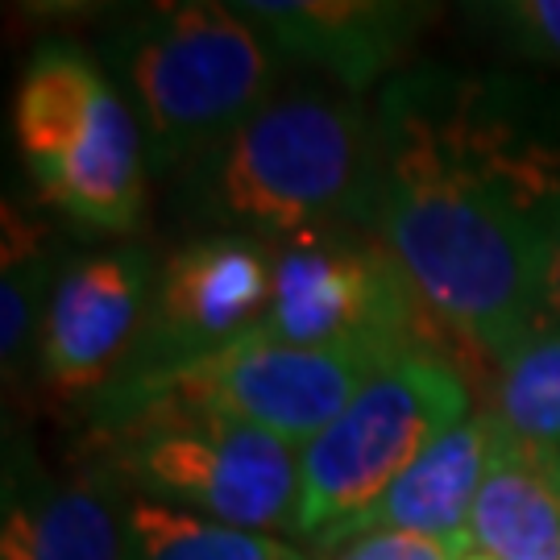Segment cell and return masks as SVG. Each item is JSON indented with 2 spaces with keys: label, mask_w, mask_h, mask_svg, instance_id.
<instances>
[{
  "label": "cell",
  "mask_w": 560,
  "mask_h": 560,
  "mask_svg": "<svg viewBox=\"0 0 560 560\" xmlns=\"http://www.w3.org/2000/svg\"><path fill=\"white\" fill-rule=\"evenodd\" d=\"M0 560H129L125 515L101 474H71L9 490Z\"/></svg>",
  "instance_id": "obj_14"
},
{
  "label": "cell",
  "mask_w": 560,
  "mask_h": 560,
  "mask_svg": "<svg viewBox=\"0 0 560 560\" xmlns=\"http://www.w3.org/2000/svg\"><path fill=\"white\" fill-rule=\"evenodd\" d=\"M378 370H386V361L370 353L303 349L275 340L254 324L212 353L117 378L108 386V402L171 399L212 407L303 448L337 420Z\"/></svg>",
  "instance_id": "obj_8"
},
{
  "label": "cell",
  "mask_w": 560,
  "mask_h": 560,
  "mask_svg": "<svg viewBox=\"0 0 560 560\" xmlns=\"http://www.w3.org/2000/svg\"><path fill=\"white\" fill-rule=\"evenodd\" d=\"M282 62L345 92L395 80L436 9L407 0H249L237 4Z\"/></svg>",
  "instance_id": "obj_11"
},
{
  "label": "cell",
  "mask_w": 560,
  "mask_h": 560,
  "mask_svg": "<svg viewBox=\"0 0 560 560\" xmlns=\"http://www.w3.org/2000/svg\"><path fill=\"white\" fill-rule=\"evenodd\" d=\"M13 133L38 196L88 233H133L145 208V138L129 101L75 46L25 62Z\"/></svg>",
  "instance_id": "obj_5"
},
{
  "label": "cell",
  "mask_w": 560,
  "mask_h": 560,
  "mask_svg": "<svg viewBox=\"0 0 560 560\" xmlns=\"http://www.w3.org/2000/svg\"><path fill=\"white\" fill-rule=\"evenodd\" d=\"M150 291V261L138 249H108L67 266L42 307L38 353L46 386L62 399L113 386L117 361L141 337Z\"/></svg>",
  "instance_id": "obj_10"
},
{
  "label": "cell",
  "mask_w": 560,
  "mask_h": 560,
  "mask_svg": "<svg viewBox=\"0 0 560 560\" xmlns=\"http://www.w3.org/2000/svg\"><path fill=\"white\" fill-rule=\"evenodd\" d=\"M361 229L386 245L465 374L536 337L560 249V88L407 67L370 104Z\"/></svg>",
  "instance_id": "obj_1"
},
{
  "label": "cell",
  "mask_w": 560,
  "mask_h": 560,
  "mask_svg": "<svg viewBox=\"0 0 560 560\" xmlns=\"http://www.w3.org/2000/svg\"><path fill=\"white\" fill-rule=\"evenodd\" d=\"M494 420L527 444L560 448V332L527 340L502 361L490 382Z\"/></svg>",
  "instance_id": "obj_16"
},
{
  "label": "cell",
  "mask_w": 560,
  "mask_h": 560,
  "mask_svg": "<svg viewBox=\"0 0 560 560\" xmlns=\"http://www.w3.org/2000/svg\"><path fill=\"white\" fill-rule=\"evenodd\" d=\"M474 25H481L506 55L560 71V0H499L474 4Z\"/></svg>",
  "instance_id": "obj_17"
},
{
  "label": "cell",
  "mask_w": 560,
  "mask_h": 560,
  "mask_svg": "<svg viewBox=\"0 0 560 560\" xmlns=\"http://www.w3.org/2000/svg\"><path fill=\"white\" fill-rule=\"evenodd\" d=\"M270 303V249L241 233L187 241L162 266L150 291V316L129 358V374H150L200 358L241 337Z\"/></svg>",
  "instance_id": "obj_9"
},
{
  "label": "cell",
  "mask_w": 560,
  "mask_h": 560,
  "mask_svg": "<svg viewBox=\"0 0 560 560\" xmlns=\"http://www.w3.org/2000/svg\"><path fill=\"white\" fill-rule=\"evenodd\" d=\"M474 416L469 374L441 353L390 361L300 448L295 536L332 552L448 428Z\"/></svg>",
  "instance_id": "obj_6"
},
{
  "label": "cell",
  "mask_w": 560,
  "mask_h": 560,
  "mask_svg": "<svg viewBox=\"0 0 560 560\" xmlns=\"http://www.w3.org/2000/svg\"><path fill=\"white\" fill-rule=\"evenodd\" d=\"M108 62L150 166L183 175L279 92L282 59L237 4L183 0L120 21Z\"/></svg>",
  "instance_id": "obj_3"
},
{
  "label": "cell",
  "mask_w": 560,
  "mask_h": 560,
  "mask_svg": "<svg viewBox=\"0 0 560 560\" xmlns=\"http://www.w3.org/2000/svg\"><path fill=\"white\" fill-rule=\"evenodd\" d=\"M469 548L453 540H432L416 532H370L358 540L340 544L316 560H465Z\"/></svg>",
  "instance_id": "obj_18"
},
{
  "label": "cell",
  "mask_w": 560,
  "mask_h": 560,
  "mask_svg": "<svg viewBox=\"0 0 560 560\" xmlns=\"http://www.w3.org/2000/svg\"><path fill=\"white\" fill-rule=\"evenodd\" d=\"M370 108L337 83L279 88L237 133L183 171L196 224L261 245L361 229Z\"/></svg>",
  "instance_id": "obj_2"
},
{
  "label": "cell",
  "mask_w": 560,
  "mask_h": 560,
  "mask_svg": "<svg viewBox=\"0 0 560 560\" xmlns=\"http://www.w3.org/2000/svg\"><path fill=\"white\" fill-rule=\"evenodd\" d=\"M548 332H560V249L552 266H548V279H544L540 291V312H536V337H548Z\"/></svg>",
  "instance_id": "obj_19"
},
{
  "label": "cell",
  "mask_w": 560,
  "mask_h": 560,
  "mask_svg": "<svg viewBox=\"0 0 560 560\" xmlns=\"http://www.w3.org/2000/svg\"><path fill=\"white\" fill-rule=\"evenodd\" d=\"M499 444L502 423L490 411L465 416L361 515L349 540L370 536V532H416L432 540L465 544L469 511H474V499L490 474Z\"/></svg>",
  "instance_id": "obj_12"
},
{
  "label": "cell",
  "mask_w": 560,
  "mask_h": 560,
  "mask_svg": "<svg viewBox=\"0 0 560 560\" xmlns=\"http://www.w3.org/2000/svg\"><path fill=\"white\" fill-rule=\"evenodd\" d=\"M469 552L490 560H560V453L527 444L502 428V444L481 481Z\"/></svg>",
  "instance_id": "obj_13"
},
{
  "label": "cell",
  "mask_w": 560,
  "mask_h": 560,
  "mask_svg": "<svg viewBox=\"0 0 560 560\" xmlns=\"http://www.w3.org/2000/svg\"><path fill=\"white\" fill-rule=\"evenodd\" d=\"M270 303L258 328L303 349H345L378 361L441 353L457 361L399 261L365 229L266 245ZM460 365V361H457ZM465 370V365H460Z\"/></svg>",
  "instance_id": "obj_7"
},
{
  "label": "cell",
  "mask_w": 560,
  "mask_h": 560,
  "mask_svg": "<svg viewBox=\"0 0 560 560\" xmlns=\"http://www.w3.org/2000/svg\"><path fill=\"white\" fill-rule=\"evenodd\" d=\"M557 453H560V448H557Z\"/></svg>",
  "instance_id": "obj_21"
},
{
  "label": "cell",
  "mask_w": 560,
  "mask_h": 560,
  "mask_svg": "<svg viewBox=\"0 0 560 560\" xmlns=\"http://www.w3.org/2000/svg\"><path fill=\"white\" fill-rule=\"evenodd\" d=\"M465 560H490V557H478V552H469V557H465Z\"/></svg>",
  "instance_id": "obj_20"
},
{
  "label": "cell",
  "mask_w": 560,
  "mask_h": 560,
  "mask_svg": "<svg viewBox=\"0 0 560 560\" xmlns=\"http://www.w3.org/2000/svg\"><path fill=\"white\" fill-rule=\"evenodd\" d=\"M125 540L129 560H316L300 544L203 520L154 499L125 506Z\"/></svg>",
  "instance_id": "obj_15"
},
{
  "label": "cell",
  "mask_w": 560,
  "mask_h": 560,
  "mask_svg": "<svg viewBox=\"0 0 560 560\" xmlns=\"http://www.w3.org/2000/svg\"><path fill=\"white\" fill-rule=\"evenodd\" d=\"M96 453L154 502L266 536L295 527L300 448L258 423L171 399L104 402Z\"/></svg>",
  "instance_id": "obj_4"
}]
</instances>
